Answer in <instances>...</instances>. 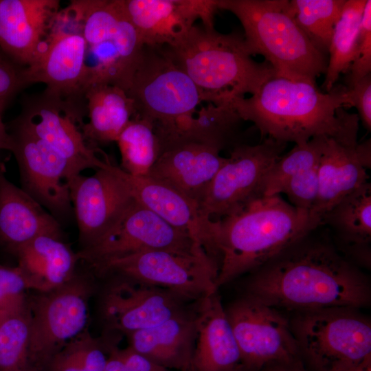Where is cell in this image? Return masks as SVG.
Wrapping results in <instances>:
<instances>
[{
  "label": "cell",
  "instance_id": "cell-26",
  "mask_svg": "<svg viewBox=\"0 0 371 371\" xmlns=\"http://www.w3.org/2000/svg\"><path fill=\"white\" fill-rule=\"evenodd\" d=\"M196 308L127 335L128 346L168 370L188 371L196 337Z\"/></svg>",
  "mask_w": 371,
  "mask_h": 371
},
{
  "label": "cell",
  "instance_id": "cell-17",
  "mask_svg": "<svg viewBox=\"0 0 371 371\" xmlns=\"http://www.w3.org/2000/svg\"><path fill=\"white\" fill-rule=\"evenodd\" d=\"M10 134L21 189L54 216L74 212L70 184L80 173L47 144L14 122Z\"/></svg>",
  "mask_w": 371,
  "mask_h": 371
},
{
  "label": "cell",
  "instance_id": "cell-2",
  "mask_svg": "<svg viewBox=\"0 0 371 371\" xmlns=\"http://www.w3.org/2000/svg\"><path fill=\"white\" fill-rule=\"evenodd\" d=\"M243 121L253 122L262 137L302 144L324 136L346 147L357 145L359 118L345 111L352 107L346 85L326 92L315 82L274 76L249 98L229 104Z\"/></svg>",
  "mask_w": 371,
  "mask_h": 371
},
{
  "label": "cell",
  "instance_id": "cell-40",
  "mask_svg": "<svg viewBox=\"0 0 371 371\" xmlns=\"http://www.w3.org/2000/svg\"><path fill=\"white\" fill-rule=\"evenodd\" d=\"M352 107L357 108L359 118L364 127L371 129V74L360 79L350 87H347Z\"/></svg>",
  "mask_w": 371,
  "mask_h": 371
},
{
  "label": "cell",
  "instance_id": "cell-38",
  "mask_svg": "<svg viewBox=\"0 0 371 371\" xmlns=\"http://www.w3.org/2000/svg\"><path fill=\"white\" fill-rule=\"evenodd\" d=\"M371 71V1L366 3L354 60L348 71L346 87H350Z\"/></svg>",
  "mask_w": 371,
  "mask_h": 371
},
{
  "label": "cell",
  "instance_id": "cell-45",
  "mask_svg": "<svg viewBox=\"0 0 371 371\" xmlns=\"http://www.w3.org/2000/svg\"><path fill=\"white\" fill-rule=\"evenodd\" d=\"M3 110V109L0 108V150H6L11 152L12 148V139L2 120L1 114Z\"/></svg>",
  "mask_w": 371,
  "mask_h": 371
},
{
  "label": "cell",
  "instance_id": "cell-46",
  "mask_svg": "<svg viewBox=\"0 0 371 371\" xmlns=\"http://www.w3.org/2000/svg\"><path fill=\"white\" fill-rule=\"evenodd\" d=\"M333 371H371V357L357 365L339 368Z\"/></svg>",
  "mask_w": 371,
  "mask_h": 371
},
{
  "label": "cell",
  "instance_id": "cell-28",
  "mask_svg": "<svg viewBox=\"0 0 371 371\" xmlns=\"http://www.w3.org/2000/svg\"><path fill=\"white\" fill-rule=\"evenodd\" d=\"M349 255L366 267L370 266L371 184L370 182L346 196L323 217Z\"/></svg>",
  "mask_w": 371,
  "mask_h": 371
},
{
  "label": "cell",
  "instance_id": "cell-19",
  "mask_svg": "<svg viewBox=\"0 0 371 371\" xmlns=\"http://www.w3.org/2000/svg\"><path fill=\"white\" fill-rule=\"evenodd\" d=\"M218 0H123L127 15L144 45L170 46L201 19L214 28Z\"/></svg>",
  "mask_w": 371,
  "mask_h": 371
},
{
  "label": "cell",
  "instance_id": "cell-21",
  "mask_svg": "<svg viewBox=\"0 0 371 371\" xmlns=\"http://www.w3.org/2000/svg\"><path fill=\"white\" fill-rule=\"evenodd\" d=\"M117 170L137 202L172 227L188 234L219 265L214 241V221L203 215L196 202L149 177H133L120 167H117Z\"/></svg>",
  "mask_w": 371,
  "mask_h": 371
},
{
  "label": "cell",
  "instance_id": "cell-4",
  "mask_svg": "<svg viewBox=\"0 0 371 371\" xmlns=\"http://www.w3.org/2000/svg\"><path fill=\"white\" fill-rule=\"evenodd\" d=\"M164 47L192 80L201 101L216 106L254 94L276 75L270 65L251 58L243 36L236 33L194 25L175 44Z\"/></svg>",
  "mask_w": 371,
  "mask_h": 371
},
{
  "label": "cell",
  "instance_id": "cell-15",
  "mask_svg": "<svg viewBox=\"0 0 371 371\" xmlns=\"http://www.w3.org/2000/svg\"><path fill=\"white\" fill-rule=\"evenodd\" d=\"M81 113L76 102L43 92L23 106L14 122L47 144L80 174L87 168L111 164L100 158L101 150L86 139Z\"/></svg>",
  "mask_w": 371,
  "mask_h": 371
},
{
  "label": "cell",
  "instance_id": "cell-41",
  "mask_svg": "<svg viewBox=\"0 0 371 371\" xmlns=\"http://www.w3.org/2000/svg\"><path fill=\"white\" fill-rule=\"evenodd\" d=\"M80 336L67 344L54 357L49 371H85Z\"/></svg>",
  "mask_w": 371,
  "mask_h": 371
},
{
  "label": "cell",
  "instance_id": "cell-42",
  "mask_svg": "<svg viewBox=\"0 0 371 371\" xmlns=\"http://www.w3.org/2000/svg\"><path fill=\"white\" fill-rule=\"evenodd\" d=\"M126 371H169L170 370L136 352L129 346L121 349Z\"/></svg>",
  "mask_w": 371,
  "mask_h": 371
},
{
  "label": "cell",
  "instance_id": "cell-34",
  "mask_svg": "<svg viewBox=\"0 0 371 371\" xmlns=\"http://www.w3.org/2000/svg\"><path fill=\"white\" fill-rule=\"evenodd\" d=\"M327 138L315 137L306 142L295 144L291 151L281 156L263 177L259 197L280 194L289 179L316 166Z\"/></svg>",
  "mask_w": 371,
  "mask_h": 371
},
{
  "label": "cell",
  "instance_id": "cell-8",
  "mask_svg": "<svg viewBox=\"0 0 371 371\" xmlns=\"http://www.w3.org/2000/svg\"><path fill=\"white\" fill-rule=\"evenodd\" d=\"M96 286L92 275L76 272L59 287L28 296L29 371H49L54 357L86 330L89 302Z\"/></svg>",
  "mask_w": 371,
  "mask_h": 371
},
{
  "label": "cell",
  "instance_id": "cell-23",
  "mask_svg": "<svg viewBox=\"0 0 371 371\" xmlns=\"http://www.w3.org/2000/svg\"><path fill=\"white\" fill-rule=\"evenodd\" d=\"M370 167V139L346 147L327 138L318 164L319 193L313 214L323 221L334 205L368 182L366 170Z\"/></svg>",
  "mask_w": 371,
  "mask_h": 371
},
{
  "label": "cell",
  "instance_id": "cell-27",
  "mask_svg": "<svg viewBox=\"0 0 371 371\" xmlns=\"http://www.w3.org/2000/svg\"><path fill=\"white\" fill-rule=\"evenodd\" d=\"M14 254L35 292H46L67 282L76 274L79 261L77 253L62 238L52 235L35 238Z\"/></svg>",
  "mask_w": 371,
  "mask_h": 371
},
{
  "label": "cell",
  "instance_id": "cell-18",
  "mask_svg": "<svg viewBox=\"0 0 371 371\" xmlns=\"http://www.w3.org/2000/svg\"><path fill=\"white\" fill-rule=\"evenodd\" d=\"M70 197L80 249L105 235L135 202L128 183L112 164L89 177L76 175L70 184Z\"/></svg>",
  "mask_w": 371,
  "mask_h": 371
},
{
  "label": "cell",
  "instance_id": "cell-11",
  "mask_svg": "<svg viewBox=\"0 0 371 371\" xmlns=\"http://www.w3.org/2000/svg\"><path fill=\"white\" fill-rule=\"evenodd\" d=\"M100 297L104 334L121 337L194 311L192 302L168 289L108 276Z\"/></svg>",
  "mask_w": 371,
  "mask_h": 371
},
{
  "label": "cell",
  "instance_id": "cell-43",
  "mask_svg": "<svg viewBox=\"0 0 371 371\" xmlns=\"http://www.w3.org/2000/svg\"><path fill=\"white\" fill-rule=\"evenodd\" d=\"M104 371H126L121 348L117 344L111 346Z\"/></svg>",
  "mask_w": 371,
  "mask_h": 371
},
{
  "label": "cell",
  "instance_id": "cell-12",
  "mask_svg": "<svg viewBox=\"0 0 371 371\" xmlns=\"http://www.w3.org/2000/svg\"><path fill=\"white\" fill-rule=\"evenodd\" d=\"M225 311L243 366L260 371L274 363L301 361L289 321L279 310L243 294Z\"/></svg>",
  "mask_w": 371,
  "mask_h": 371
},
{
  "label": "cell",
  "instance_id": "cell-14",
  "mask_svg": "<svg viewBox=\"0 0 371 371\" xmlns=\"http://www.w3.org/2000/svg\"><path fill=\"white\" fill-rule=\"evenodd\" d=\"M286 144L267 138L257 145L235 146L199 203L203 215L216 221L259 197L263 177L280 158Z\"/></svg>",
  "mask_w": 371,
  "mask_h": 371
},
{
  "label": "cell",
  "instance_id": "cell-7",
  "mask_svg": "<svg viewBox=\"0 0 371 371\" xmlns=\"http://www.w3.org/2000/svg\"><path fill=\"white\" fill-rule=\"evenodd\" d=\"M349 306L297 311L289 322L300 357L315 371H333L371 357L369 318Z\"/></svg>",
  "mask_w": 371,
  "mask_h": 371
},
{
  "label": "cell",
  "instance_id": "cell-16",
  "mask_svg": "<svg viewBox=\"0 0 371 371\" xmlns=\"http://www.w3.org/2000/svg\"><path fill=\"white\" fill-rule=\"evenodd\" d=\"M87 45L69 9L60 10L36 60L24 67L25 85L43 82L44 92L65 100L84 98Z\"/></svg>",
  "mask_w": 371,
  "mask_h": 371
},
{
  "label": "cell",
  "instance_id": "cell-20",
  "mask_svg": "<svg viewBox=\"0 0 371 371\" xmlns=\"http://www.w3.org/2000/svg\"><path fill=\"white\" fill-rule=\"evenodd\" d=\"M60 10L57 0H0V49L20 66L30 65Z\"/></svg>",
  "mask_w": 371,
  "mask_h": 371
},
{
  "label": "cell",
  "instance_id": "cell-37",
  "mask_svg": "<svg viewBox=\"0 0 371 371\" xmlns=\"http://www.w3.org/2000/svg\"><path fill=\"white\" fill-rule=\"evenodd\" d=\"M318 164L289 179L280 191L287 196L292 205L312 213L319 193Z\"/></svg>",
  "mask_w": 371,
  "mask_h": 371
},
{
  "label": "cell",
  "instance_id": "cell-5",
  "mask_svg": "<svg viewBox=\"0 0 371 371\" xmlns=\"http://www.w3.org/2000/svg\"><path fill=\"white\" fill-rule=\"evenodd\" d=\"M244 30L248 53L262 55L276 76L315 82L327 60L297 25L288 0H218Z\"/></svg>",
  "mask_w": 371,
  "mask_h": 371
},
{
  "label": "cell",
  "instance_id": "cell-13",
  "mask_svg": "<svg viewBox=\"0 0 371 371\" xmlns=\"http://www.w3.org/2000/svg\"><path fill=\"white\" fill-rule=\"evenodd\" d=\"M148 250H166L210 258L188 234L172 227L136 200L105 235L91 247L80 249L77 256L79 260L92 267Z\"/></svg>",
  "mask_w": 371,
  "mask_h": 371
},
{
  "label": "cell",
  "instance_id": "cell-39",
  "mask_svg": "<svg viewBox=\"0 0 371 371\" xmlns=\"http://www.w3.org/2000/svg\"><path fill=\"white\" fill-rule=\"evenodd\" d=\"M23 68L0 49V108L4 109L8 102L26 86Z\"/></svg>",
  "mask_w": 371,
  "mask_h": 371
},
{
  "label": "cell",
  "instance_id": "cell-30",
  "mask_svg": "<svg viewBox=\"0 0 371 371\" xmlns=\"http://www.w3.org/2000/svg\"><path fill=\"white\" fill-rule=\"evenodd\" d=\"M243 121L229 105L207 103L192 116L158 135L161 147L167 143L186 140L214 146L220 150L235 137Z\"/></svg>",
  "mask_w": 371,
  "mask_h": 371
},
{
  "label": "cell",
  "instance_id": "cell-48",
  "mask_svg": "<svg viewBox=\"0 0 371 371\" xmlns=\"http://www.w3.org/2000/svg\"><path fill=\"white\" fill-rule=\"evenodd\" d=\"M2 166H3V163L1 161V159H0V170H1Z\"/></svg>",
  "mask_w": 371,
  "mask_h": 371
},
{
  "label": "cell",
  "instance_id": "cell-31",
  "mask_svg": "<svg viewBox=\"0 0 371 371\" xmlns=\"http://www.w3.org/2000/svg\"><path fill=\"white\" fill-rule=\"evenodd\" d=\"M367 0H346L333 29L323 86L330 91L355 57L360 24Z\"/></svg>",
  "mask_w": 371,
  "mask_h": 371
},
{
  "label": "cell",
  "instance_id": "cell-47",
  "mask_svg": "<svg viewBox=\"0 0 371 371\" xmlns=\"http://www.w3.org/2000/svg\"><path fill=\"white\" fill-rule=\"evenodd\" d=\"M233 371H257V370L247 368L245 366H243L241 363H240Z\"/></svg>",
  "mask_w": 371,
  "mask_h": 371
},
{
  "label": "cell",
  "instance_id": "cell-35",
  "mask_svg": "<svg viewBox=\"0 0 371 371\" xmlns=\"http://www.w3.org/2000/svg\"><path fill=\"white\" fill-rule=\"evenodd\" d=\"M30 314L23 308L0 315V371H29Z\"/></svg>",
  "mask_w": 371,
  "mask_h": 371
},
{
  "label": "cell",
  "instance_id": "cell-44",
  "mask_svg": "<svg viewBox=\"0 0 371 371\" xmlns=\"http://www.w3.org/2000/svg\"><path fill=\"white\" fill-rule=\"evenodd\" d=\"M260 371H304L302 362L274 363L263 368Z\"/></svg>",
  "mask_w": 371,
  "mask_h": 371
},
{
  "label": "cell",
  "instance_id": "cell-10",
  "mask_svg": "<svg viewBox=\"0 0 371 371\" xmlns=\"http://www.w3.org/2000/svg\"><path fill=\"white\" fill-rule=\"evenodd\" d=\"M103 278L118 276L171 291L196 302L218 289V266L207 257L166 250H148L90 267Z\"/></svg>",
  "mask_w": 371,
  "mask_h": 371
},
{
  "label": "cell",
  "instance_id": "cell-33",
  "mask_svg": "<svg viewBox=\"0 0 371 371\" xmlns=\"http://www.w3.org/2000/svg\"><path fill=\"white\" fill-rule=\"evenodd\" d=\"M345 3L346 0L290 1L297 25L324 54L328 52L333 29Z\"/></svg>",
  "mask_w": 371,
  "mask_h": 371
},
{
  "label": "cell",
  "instance_id": "cell-3",
  "mask_svg": "<svg viewBox=\"0 0 371 371\" xmlns=\"http://www.w3.org/2000/svg\"><path fill=\"white\" fill-rule=\"evenodd\" d=\"M322 225L319 216L296 208L280 194L256 198L214 221L217 288L258 269Z\"/></svg>",
  "mask_w": 371,
  "mask_h": 371
},
{
  "label": "cell",
  "instance_id": "cell-9",
  "mask_svg": "<svg viewBox=\"0 0 371 371\" xmlns=\"http://www.w3.org/2000/svg\"><path fill=\"white\" fill-rule=\"evenodd\" d=\"M126 93L135 115L150 122L158 133L193 115L202 102L192 80L164 46L144 45Z\"/></svg>",
  "mask_w": 371,
  "mask_h": 371
},
{
  "label": "cell",
  "instance_id": "cell-22",
  "mask_svg": "<svg viewBox=\"0 0 371 371\" xmlns=\"http://www.w3.org/2000/svg\"><path fill=\"white\" fill-rule=\"evenodd\" d=\"M205 144L177 140L161 148L148 176L181 192L198 205L227 157Z\"/></svg>",
  "mask_w": 371,
  "mask_h": 371
},
{
  "label": "cell",
  "instance_id": "cell-24",
  "mask_svg": "<svg viewBox=\"0 0 371 371\" xmlns=\"http://www.w3.org/2000/svg\"><path fill=\"white\" fill-rule=\"evenodd\" d=\"M196 324L188 371H233L240 363V355L218 291L199 301Z\"/></svg>",
  "mask_w": 371,
  "mask_h": 371
},
{
  "label": "cell",
  "instance_id": "cell-36",
  "mask_svg": "<svg viewBox=\"0 0 371 371\" xmlns=\"http://www.w3.org/2000/svg\"><path fill=\"white\" fill-rule=\"evenodd\" d=\"M30 282L18 267L0 265V315L21 310L28 302Z\"/></svg>",
  "mask_w": 371,
  "mask_h": 371
},
{
  "label": "cell",
  "instance_id": "cell-25",
  "mask_svg": "<svg viewBox=\"0 0 371 371\" xmlns=\"http://www.w3.org/2000/svg\"><path fill=\"white\" fill-rule=\"evenodd\" d=\"M0 170V243L13 254L35 238H62L56 218L10 181Z\"/></svg>",
  "mask_w": 371,
  "mask_h": 371
},
{
  "label": "cell",
  "instance_id": "cell-32",
  "mask_svg": "<svg viewBox=\"0 0 371 371\" xmlns=\"http://www.w3.org/2000/svg\"><path fill=\"white\" fill-rule=\"evenodd\" d=\"M120 155V168L133 177H146L161 153L153 124L134 115L116 140Z\"/></svg>",
  "mask_w": 371,
  "mask_h": 371
},
{
  "label": "cell",
  "instance_id": "cell-1",
  "mask_svg": "<svg viewBox=\"0 0 371 371\" xmlns=\"http://www.w3.org/2000/svg\"><path fill=\"white\" fill-rule=\"evenodd\" d=\"M313 232L251 272L244 294L279 311L368 307V276Z\"/></svg>",
  "mask_w": 371,
  "mask_h": 371
},
{
  "label": "cell",
  "instance_id": "cell-29",
  "mask_svg": "<svg viewBox=\"0 0 371 371\" xmlns=\"http://www.w3.org/2000/svg\"><path fill=\"white\" fill-rule=\"evenodd\" d=\"M88 121L83 133L93 146L116 142L135 115L134 104L122 88L108 85L89 86L83 93Z\"/></svg>",
  "mask_w": 371,
  "mask_h": 371
},
{
  "label": "cell",
  "instance_id": "cell-6",
  "mask_svg": "<svg viewBox=\"0 0 371 371\" xmlns=\"http://www.w3.org/2000/svg\"><path fill=\"white\" fill-rule=\"evenodd\" d=\"M68 8L86 42L85 89L108 84L126 92L144 45L123 0H75Z\"/></svg>",
  "mask_w": 371,
  "mask_h": 371
}]
</instances>
